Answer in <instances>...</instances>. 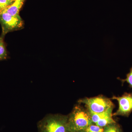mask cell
<instances>
[{
    "label": "cell",
    "mask_w": 132,
    "mask_h": 132,
    "mask_svg": "<svg viewBox=\"0 0 132 132\" xmlns=\"http://www.w3.org/2000/svg\"><path fill=\"white\" fill-rule=\"evenodd\" d=\"M68 116L48 114L38 123L39 132H69Z\"/></svg>",
    "instance_id": "1"
},
{
    "label": "cell",
    "mask_w": 132,
    "mask_h": 132,
    "mask_svg": "<svg viewBox=\"0 0 132 132\" xmlns=\"http://www.w3.org/2000/svg\"><path fill=\"white\" fill-rule=\"evenodd\" d=\"M68 128L69 132H77L85 130L92 122L88 112L76 106L68 116Z\"/></svg>",
    "instance_id": "2"
},
{
    "label": "cell",
    "mask_w": 132,
    "mask_h": 132,
    "mask_svg": "<svg viewBox=\"0 0 132 132\" xmlns=\"http://www.w3.org/2000/svg\"><path fill=\"white\" fill-rule=\"evenodd\" d=\"M0 23L2 29V35L23 28L24 22L20 15H11L4 10L0 11Z\"/></svg>",
    "instance_id": "3"
},
{
    "label": "cell",
    "mask_w": 132,
    "mask_h": 132,
    "mask_svg": "<svg viewBox=\"0 0 132 132\" xmlns=\"http://www.w3.org/2000/svg\"><path fill=\"white\" fill-rule=\"evenodd\" d=\"M80 103L87 106L88 110L95 113L104 112L111 108H114L113 103L110 99L99 96L93 98H86L80 100Z\"/></svg>",
    "instance_id": "4"
},
{
    "label": "cell",
    "mask_w": 132,
    "mask_h": 132,
    "mask_svg": "<svg viewBox=\"0 0 132 132\" xmlns=\"http://www.w3.org/2000/svg\"><path fill=\"white\" fill-rule=\"evenodd\" d=\"M113 100L119 103V108L113 116H122L128 117L132 111V93H125L121 97L113 96Z\"/></svg>",
    "instance_id": "5"
},
{
    "label": "cell",
    "mask_w": 132,
    "mask_h": 132,
    "mask_svg": "<svg viewBox=\"0 0 132 132\" xmlns=\"http://www.w3.org/2000/svg\"><path fill=\"white\" fill-rule=\"evenodd\" d=\"M25 1L26 0H15L12 5L4 10L11 15H19V12L24 5Z\"/></svg>",
    "instance_id": "6"
},
{
    "label": "cell",
    "mask_w": 132,
    "mask_h": 132,
    "mask_svg": "<svg viewBox=\"0 0 132 132\" xmlns=\"http://www.w3.org/2000/svg\"><path fill=\"white\" fill-rule=\"evenodd\" d=\"M113 108H111L107 111L101 113H95L92 111L88 110V112L90 114L92 122L93 124H95L99 120L104 119L106 116L112 115V112Z\"/></svg>",
    "instance_id": "7"
},
{
    "label": "cell",
    "mask_w": 132,
    "mask_h": 132,
    "mask_svg": "<svg viewBox=\"0 0 132 132\" xmlns=\"http://www.w3.org/2000/svg\"><path fill=\"white\" fill-rule=\"evenodd\" d=\"M4 36L2 35L0 37V61L6 60L8 57L7 51L3 40Z\"/></svg>",
    "instance_id": "8"
},
{
    "label": "cell",
    "mask_w": 132,
    "mask_h": 132,
    "mask_svg": "<svg viewBox=\"0 0 132 132\" xmlns=\"http://www.w3.org/2000/svg\"><path fill=\"white\" fill-rule=\"evenodd\" d=\"M112 115L108 116L98 121L95 125L100 127L104 128L108 125L116 123L112 118Z\"/></svg>",
    "instance_id": "9"
},
{
    "label": "cell",
    "mask_w": 132,
    "mask_h": 132,
    "mask_svg": "<svg viewBox=\"0 0 132 132\" xmlns=\"http://www.w3.org/2000/svg\"><path fill=\"white\" fill-rule=\"evenodd\" d=\"M103 132H122V131L119 125L115 123L104 127Z\"/></svg>",
    "instance_id": "10"
},
{
    "label": "cell",
    "mask_w": 132,
    "mask_h": 132,
    "mask_svg": "<svg viewBox=\"0 0 132 132\" xmlns=\"http://www.w3.org/2000/svg\"><path fill=\"white\" fill-rule=\"evenodd\" d=\"M84 131L85 132H103L104 128L93 124L88 126Z\"/></svg>",
    "instance_id": "11"
},
{
    "label": "cell",
    "mask_w": 132,
    "mask_h": 132,
    "mask_svg": "<svg viewBox=\"0 0 132 132\" xmlns=\"http://www.w3.org/2000/svg\"><path fill=\"white\" fill-rule=\"evenodd\" d=\"M15 0H0V11L4 10L10 6Z\"/></svg>",
    "instance_id": "12"
},
{
    "label": "cell",
    "mask_w": 132,
    "mask_h": 132,
    "mask_svg": "<svg viewBox=\"0 0 132 132\" xmlns=\"http://www.w3.org/2000/svg\"><path fill=\"white\" fill-rule=\"evenodd\" d=\"M122 80L123 82L126 81L132 88V67L130 69V72L127 75L126 78Z\"/></svg>",
    "instance_id": "13"
},
{
    "label": "cell",
    "mask_w": 132,
    "mask_h": 132,
    "mask_svg": "<svg viewBox=\"0 0 132 132\" xmlns=\"http://www.w3.org/2000/svg\"><path fill=\"white\" fill-rule=\"evenodd\" d=\"M77 132H85V131L84 130H83V131H78Z\"/></svg>",
    "instance_id": "14"
}]
</instances>
